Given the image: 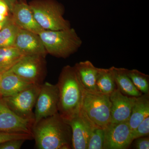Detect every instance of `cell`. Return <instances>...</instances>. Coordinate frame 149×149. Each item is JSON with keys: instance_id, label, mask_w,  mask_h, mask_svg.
I'll list each match as a JSON object with an SVG mask.
<instances>
[{"instance_id": "6da1fadb", "label": "cell", "mask_w": 149, "mask_h": 149, "mask_svg": "<svg viewBox=\"0 0 149 149\" xmlns=\"http://www.w3.org/2000/svg\"><path fill=\"white\" fill-rule=\"evenodd\" d=\"M32 135L37 149H72L71 128L59 113L33 125Z\"/></svg>"}, {"instance_id": "7a4b0ae2", "label": "cell", "mask_w": 149, "mask_h": 149, "mask_svg": "<svg viewBox=\"0 0 149 149\" xmlns=\"http://www.w3.org/2000/svg\"><path fill=\"white\" fill-rule=\"evenodd\" d=\"M59 92L58 111L64 119L81 109L83 87L74 66L67 65L62 69L57 84Z\"/></svg>"}, {"instance_id": "3957f363", "label": "cell", "mask_w": 149, "mask_h": 149, "mask_svg": "<svg viewBox=\"0 0 149 149\" xmlns=\"http://www.w3.org/2000/svg\"><path fill=\"white\" fill-rule=\"evenodd\" d=\"M47 54L65 58L78 51L83 41L72 27L59 30H44L39 34Z\"/></svg>"}, {"instance_id": "277c9868", "label": "cell", "mask_w": 149, "mask_h": 149, "mask_svg": "<svg viewBox=\"0 0 149 149\" xmlns=\"http://www.w3.org/2000/svg\"><path fill=\"white\" fill-rule=\"evenodd\" d=\"M37 23L43 29L59 30L71 27L64 18V8L55 0H34L29 4Z\"/></svg>"}, {"instance_id": "5b68a950", "label": "cell", "mask_w": 149, "mask_h": 149, "mask_svg": "<svg viewBox=\"0 0 149 149\" xmlns=\"http://www.w3.org/2000/svg\"><path fill=\"white\" fill-rule=\"evenodd\" d=\"M83 88L81 109L94 124L103 129L111 123L109 95Z\"/></svg>"}, {"instance_id": "8992f818", "label": "cell", "mask_w": 149, "mask_h": 149, "mask_svg": "<svg viewBox=\"0 0 149 149\" xmlns=\"http://www.w3.org/2000/svg\"><path fill=\"white\" fill-rule=\"evenodd\" d=\"M41 85H32L15 95L1 98L19 116L34 122L33 109L40 93Z\"/></svg>"}, {"instance_id": "52a82bcc", "label": "cell", "mask_w": 149, "mask_h": 149, "mask_svg": "<svg viewBox=\"0 0 149 149\" xmlns=\"http://www.w3.org/2000/svg\"><path fill=\"white\" fill-rule=\"evenodd\" d=\"M45 58L41 55L22 56L9 70L32 84L42 85L45 75Z\"/></svg>"}, {"instance_id": "ba28073f", "label": "cell", "mask_w": 149, "mask_h": 149, "mask_svg": "<svg viewBox=\"0 0 149 149\" xmlns=\"http://www.w3.org/2000/svg\"><path fill=\"white\" fill-rule=\"evenodd\" d=\"M58 100L59 92L57 84L53 85L48 82L43 83L35 105L33 125L43 118L58 113Z\"/></svg>"}, {"instance_id": "9c48e42d", "label": "cell", "mask_w": 149, "mask_h": 149, "mask_svg": "<svg viewBox=\"0 0 149 149\" xmlns=\"http://www.w3.org/2000/svg\"><path fill=\"white\" fill-rule=\"evenodd\" d=\"M64 120L71 128L72 149H87L91 134L98 127L88 118L81 108L77 113Z\"/></svg>"}, {"instance_id": "30bf717a", "label": "cell", "mask_w": 149, "mask_h": 149, "mask_svg": "<svg viewBox=\"0 0 149 149\" xmlns=\"http://www.w3.org/2000/svg\"><path fill=\"white\" fill-rule=\"evenodd\" d=\"M103 130V149H127L134 141L128 121L110 123Z\"/></svg>"}, {"instance_id": "8fae6325", "label": "cell", "mask_w": 149, "mask_h": 149, "mask_svg": "<svg viewBox=\"0 0 149 149\" xmlns=\"http://www.w3.org/2000/svg\"><path fill=\"white\" fill-rule=\"evenodd\" d=\"M33 124L32 120L22 118L15 114L0 98V131L32 135Z\"/></svg>"}, {"instance_id": "7c38bea8", "label": "cell", "mask_w": 149, "mask_h": 149, "mask_svg": "<svg viewBox=\"0 0 149 149\" xmlns=\"http://www.w3.org/2000/svg\"><path fill=\"white\" fill-rule=\"evenodd\" d=\"M136 97L124 95L116 88L109 95L111 123L128 121Z\"/></svg>"}, {"instance_id": "4fadbf2b", "label": "cell", "mask_w": 149, "mask_h": 149, "mask_svg": "<svg viewBox=\"0 0 149 149\" xmlns=\"http://www.w3.org/2000/svg\"><path fill=\"white\" fill-rule=\"evenodd\" d=\"M14 47L23 56L41 55L47 53L39 34L19 28Z\"/></svg>"}, {"instance_id": "5bb4252c", "label": "cell", "mask_w": 149, "mask_h": 149, "mask_svg": "<svg viewBox=\"0 0 149 149\" xmlns=\"http://www.w3.org/2000/svg\"><path fill=\"white\" fill-rule=\"evenodd\" d=\"M11 13L12 21L19 29L37 34L45 30L37 23L29 5L25 3L17 2Z\"/></svg>"}, {"instance_id": "9a60e30c", "label": "cell", "mask_w": 149, "mask_h": 149, "mask_svg": "<svg viewBox=\"0 0 149 149\" xmlns=\"http://www.w3.org/2000/svg\"><path fill=\"white\" fill-rule=\"evenodd\" d=\"M0 98L13 95L34 85L10 70L0 74Z\"/></svg>"}, {"instance_id": "2e32d148", "label": "cell", "mask_w": 149, "mask_h": 149, "mask_svg": "<svg viewBox=\"0 0 149 149\" xmlns=\"http://www.w3.org/2000/svg\"><path fill=\"white\" fill-rule=\"evenodd\" d=\"M74 67L83 88L87 91L97 92L96 82L98 68L88 60L77 63Z\"/></svg>"}, {"instance_id": "e0dca14e", "label": "cell", "mask_w": 149, "mask_h": 149, "mask_svg": "<svg viewBox=\"0 0 149 149\" xmlns=\"http://www.w3.org/2000/svg\"><path fill=\"white\" fill-rule=\"evenodd\" d=\"M114 77L116 88L123 94L130 97H138L142 95L133 84L127 74V69L123 68L110 67Z\"/></svg>"}, {"instance_id": "ac0fdd59", "label": "cell", "mask_w": 149, "mask_h": 149, "mask_svg": "<svg viewBox=\"0 0 149 149\" xmlns=\"http://www.w3.org/2000/svg\"><path fill=\"white\" fill-rule=\"evenodd\" d=\"M149 116V94H144L137 97L133 105L128 123L132 131L146 118Z\"/></svg>"}, {"instance_id": "d6986e66", "label": "cell", "mask_w": 149, "mask_h": 149, "mask_svg": "<svg viewBox=\"0 0 149 149\" xmlns=\"http://www.w3.org/2000/svg\"><path fill=\"white\" fill-rule=\"evenodd\" d=\"M96 85L97 92L109 95L117 88L111 68H98Z\"/></svg>"}, {"instance_id": "ffe728a7", "label": "cell", "mask_w": 149, "mask_h": 149, "mask_svg": "<svg viewBox=\"0 0 149 149\" xmlns=\"http://www.w3.org/2000/svg\"><path fill=\"white\" fill-rule=\"evenodd\" d=\"M22 56L15 47H0V74L10 69Z\"/></svg>"}, {"instance_id": "44dd1931", "label": "cell", "mask_w": 149, "mask_h": 149, "mask_svg": "<svg viewBox=\"0 0 149 149\" xmlns=\"http://www.w3.org/2000/svg\"><path fill=\"white\" fill-rule=\"evenodd\" d=\"M18 29L11 19L0 31V47H14Z\"/></svg>"}, {"instance_id": "7402d4cb", "label": "cell", "mask_w": 149, "mask_h": 149, "mask_svg": "<svg viewBox=\"0 0 149 149\" xmlns=\"http://www.w3.org/2000/svg\"><path fill=\"white\" fill-rule=\"evenodd\" d=\"M127 74L136 88L144 94H149V76L138 70L127 69Z\"/></svg>"}, {"instance_id": "603a6c76", "label": "cell", "mask_w": 149, "mask_h": 149, "mask_svg": "<svg viewBox=\"0 0 149 149\" xmlns=\"http://www.w3.org/2000/svg\"><path fill=\"white\" fill-rule=\"evenodd\" d=\"M104 130L103 128H95L88 141L87 149H103Z\"/></svg>"}, {"instance_id": "cb8c5ba5", "label": "cell", "mask_w": 149, "mask_h": 149, "mask_svg": "<svg viewBox=\"0 0 149 149\" xmlns=\"http://www.w3.org/2000/svg\"><path fill=\"white\" fill-rule=\"evenodd\" d=\"M149 134V116L145 118L136 129L132 131L133 140L141 137L148 136Z\"/></svg>"}, {"instance_id": "d4e9b609", "label": "cell", "mask_w": 149, "mask_h": 149, "mask_svg": "<svg viewBox=\"0 0 149 149\" xmlns=\"http://www.w3.org/2000/svg\"><path fill=\"white\" fill-rule=\"evenodd\" d=\"M32 135L27 133L0 131V144L13 139H25L27 140H32Z\"/></svg>"}, {"instance_id": "484cf974", "label": "cell", "mask_w": 149, "mask_h": 149, "mask_svg": "<svg viewBox=\"0 0 149 149\" xmlns=\"http://www.w3.org/2000/svg\"><path fill=\"white\" fill-rule=\"evenodd\" d=\"M27 141L25 139H17L6 141L0 144V149H19Z\"/></svg>"}, {"instance_id": "4316f807", "label": "cell", "mask_w": 149, "mask_h": 149, "mask_svg": "<svg viewBox=\"0 0 149 149\" xmlns=\"http://www.w3.org/2000/svg\"><path fill=\"white\" fill-rule=\"evenodd\" d=\"M135 143V148L137 149H149V139L148 136L141 137L136 139Z\"/></svg>"}, {"instance_id": "83f0119b", "label": "cell", "mask_w": 149, "mask_h": 149, "mask_svg": "<svg viewBox=\"0 0 149 149\" xmlns=\"http://www.w3.org/2000/svg\"><path fill=\"white\" fill-rule=\"evenodd\" d=\"M9 12L8 6L3 0H0V14L5 16H9Z\"/></svg>"}, {"instance_id": "f1b7e54d", "label": "cell", "mask_w": 149, "mask_h": 149, "mask_svg": "<svg viewBox=\"0 0 149 149\" xmlns=\"http://www.w3.org/2000/svg\"><path fill=\"white\" fill-rule=\"evenodd\" d=\"M8 6L10 12H11L14 6L17 2V0H3Z\"/></svg>"}, {"instance_id": "f546056e", "label": "cell", "mask_w": 149, "mask_h": 149, "mask_svg": "<svg viewBox=\"0 0 149 149\" xmlns=\"http://www.w3.org/2000/svg\"><path fill=\"white\" fill-rule=\"evenodd\" d=\"M11 16H9L5 20H4L3 21L0 22V31H1L7 24H8L9 22L11 21Z\"/></svg>"}, {"instance_id": "4dcf8cb0", "label": "cell", "mask_w": 149, "mask_h": 149, "mask_svg": "<svg viewBox=\"0 0 149 149\" xmlns=\"http://www.w3.org/2000/svg\"><path fill=\"white\" fill-rule=\"evenodd\" d=\"M9 16H5V15H1L0 14V22H1L3 21L4 20H5Z\"/></svg>"}, {"instance_id": "1f68e13d", "label": "cell", "mask_w": 149, "mask_h": 149, "mask_svg": "<svg viewBox=\"0 0 149 149\" xmlns=\"http://www.w3.org/2000/svg\"><path fill=\"white\" fill-rule=\"evenodd\" d=\"M0 80H1V76H0Z\"/></svg>"}]
</instances>
